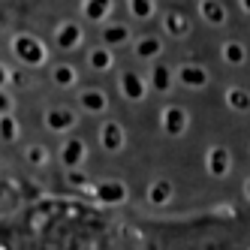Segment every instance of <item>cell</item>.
Returning <instances> with one entry per match:
<instances>
[{
	"label": "cell",
	"instance_id": "30bf717a",
	"mask_svg": "<svg viewBox=\"0 0 250 250\" xmlns=\"http://www.w3.org/2000/svg\"><path fill=\"white\" fill-rule=\"evenodd\" d=\"M205 169L211 178H226L229 169H232V157L223 145H211L208 154H205Z\"/></svg>",
	"mask_w": 250,
	"mask_h": 250
},
{
	"label": "cell",
	"instance_id": "4fadbf2b",
	"mask_svg": "<svg viewBox=\"0 0 250 250\" xmlns=\"http://www.w3.org/2000/svg\"><path fill=\"white\" fill-rule=\"evenodd\" d=\"M196 12H199V19L211 27H223L226 19H229L223 0H196Z\"/></svg>",
	"mask_w": 250,
	"mask_h": 250
},
{
	"label": "cell",
	"instance_id": "7a4b0ae2",
	"mask_svg": "<svg viewBox=\"0 0 250 250\" xmlns=\"http://www.w3.org/2000/svg\"><path fill=\"white\" fill-rule=\"evenodd\" d=\"M84 40V27L76 21V19H69V21H61L55 27V33H51V42H55L58 51H76Z\"/></svg>",
	"mask_w": 250,
	"mask_h": 250
},
{
	"label": "cell",
	"instance_id": "484cf974",
	"mask_svg": "<svg viewBox=\"0 0 250 250\" xmlns=\"http://www.w3.org/2000/svg\"><path fill=\"white\" fill-rule=\"evenodd\" d=\"M3 115H12V94L6 87H0V118Z\"/></svg>",
	"mask_w": 250,
	"mask_h": 250
},
{
	"label": "cell",
	"instance_id": "9a60e30c",
	"mask_svg": "<svg viewBox=\"0 0 250 250\" xmlns=\"http://www.w3.org/2000/svg\"><path fill=\"white\" fill-rule=\"evenodd\" d=\"M112 6H115V0H84L82 3V15L87 21H94V24H105L109 21V15H112Z\"/></svg>",
	"mask_w": 250,
	"mask_h": 250
},
{
	"label": "cell",
	"instance_id": "2e32d148",
	"mask_svg": "<svg viewBox=\"0 0 250 250\" xmlns=\"http://www.w3.org/2000/svg\"><path fill=\"white\" fill-rule=\"evenodd\" d=\"M160 51H163V40L154 37V33H145V37H139V40L133 42V55H136L139 61H157Z\"/></svg>",
	"mask_w": 250,
	"mask_h": 250
},
{
	"label": "cell",
	"instance_id": "277c9868",
	"mask_svg": "<svg viewBox=\"0 0 250 250\" xmlns=\"http://www.w3.org/2000/svg\"><path fill=\"white\" fill-rule=\"evenodd\" d=\"M118 87H121V97L130 100V103H142L148 97V82L142 79L139 73H133V69H124V73L118 76Z\"/></svg>",
	"mask_w": 250,
	"mask_h": 250
},
{
	"label": "cell",
	"instance_id": "ffe728a7",
	"mask_svg": "<svg viewBox=\"0 0 250 250\" xmlns=\"http://www.w3.org/2000/svg\"><path fill=\"white\" fill-rule=\"evenodd\" d=\"M163 30L172 33V37H187L190 33V19L184 12H178V9H169L163 15Z\"/></svg>",
	"mask_w": 250,
	"mask_h": 250
},
{
	"label": "cell",
	"instance_id": "8fae6325",
	"mask_svg": "<svg viewBox=\"0 0 250 250\" xmlns=\"http://www.w3.org/2000/svg\"><path fill=\"white\" fill-rule=\"evenodd\" d=\"M79 109L87 115H103L109 109V97H105L103 87H82L79 91Z\"/></svg>",
	"mask_w": 250,
	"mask_h": 250
},
{
	"label": "cell",
	"instance_id": "e0dca14e",
	"mask_svg": "<svg viewBox=\"0 0 250 250\" xmlns=\"http://www.w3.org/2000/svg\"><path fill=\"white\" fill-rule=\"evenodd\" d=\"M172 196H175L172 181H169V178H157V181L148 187L145 199H148V205H154V208H163V205H169V202H172Z\"/></svg>",
	"mask_w": 250,
	"mask_h": 250
},
{
	"label": "cell",
	"instance_id": "3957f363",
	"mask_svg": "<svg viewBox=\"0 0 250 250\" xmlns=\"http://www.w3.org/2000/svg\"><path fill=\"white\" fill-rule=\"evenodd\" d=\"M97 139H100V148L109 151V154H118V151H124V145H127V133H124V127L115 118H105L100 124Z\"/></svg>",
	"mask_w": 250,
	"mask_h": 250
},
{
	"label": "cell",
	"instance_id": "52a82bcc",
	"mask_svg": "<svg viewBox=\"0 0 250 250\" xmlns=\"http://www.w3.org/2000/svg\"><path fill=\"white\" fill-rule=\"evenodd\" d=\"M76 121H79V115L73 109H66V105H51V109H45V115H42V124L51 133H69L76 127Z\"/></svg>",
	"mask_w": 250,
	"mask_h": 250
},
{
	"label": "cell",
	"instance_id": "44dd1931",
	"mask_svg": "<svg viewBox=\"0 0 250 250\" xmlns=\"http://www.w3.org/2000/svg\"><path fill=\"white\" fill-rule=\"evenodd\" d=\"M220 58H223L229 66H241V63L247 61V48H244V42H238V40H226V42L220 45Z\"/></svg>",
	"mask_w": 250,
	"mask_h": 250
},
{
	"label": "cell",
	"instance_id": "5bb4252c",
	"mask_svg": "<svg viewBox=\"0 0 250 250\" xmlns=\"http://www.w3.org/2000/svg\"><path fill=\"white\" fill-rule=\"evenodd\" d=\"M172 82H175L172 66H169V63H163V61H154L151 76H148L151 91H154V94H169V91H172Z\"/></svg>",
	"mask_w": 250,
	"mask_h": 250
},
{
	"label": "cell",
	"instance_id": "f1b7e54d",
	"mask_svg": "<svg viewBox=\"0 0 250 250\" xmlns=\"http://www.w3.org/2000/svg\"><path fill=\"white\" fill-rule=\"evenodd\" d=\"M238 3H241V9H244V12L250 15V0H238Z\"/></svg>",
	"mask_w": 250,
	"mask_h": 250
},
{
	"label": "cell",
	"instance_id": "ba28073f",
	"mask_svg": "<svg viewBox=\"0 0 250 250\" xmlns=\"http://www.w3.org/2000/svg\"><path fill=\"white\" fill-rule=\"evenodd\" d=\"M175 82L184 87H193V91H202L208 84V69L202 63H181L175 66Z\"/></svg>",
	"mask_w": 250,
	"mask_h": 250
},
{
	"label": "cell",
	"instance_id": "83f0119b",
	"mask_svg": "<svg viewBox=\"0 0 250 250\" xmlns=\"http://www.w3.org/2000/svg\"><path fill=\"white\" fill-rule=\"evenodd\" d=\"M12 82V73H9V66H3V63H0V87H6Z\"/></svg>",
	"mask_w": 250,
	"mask_h": 250
},
{
	"label": "cell",
	"instance_id": "4316f807",
	"mask_svg": "<svg viewBox=\"0 0 250 250\" xmlns=\"http://www.w3.org/2000/svg\"><path fill=\"white\" fill-rule=\"evenodd\" d=\"M69 184H76V187H84V184H87V175H82L79 169H76V172H69Z\"/></svg>",
	"mask_w": 250,
	"mask_h": 250
},
{
	"label": "cell",
	"instance_id": "ac0fdd59",
	"mask_svg": "<svg viewBox=\"0 0 250 250\" xmlns=\"http://www.w3.org/2000/svg\"><path fill=\"white\" fill-rule=\"evenodd\" d=\"M48 79L58 87H76L79 84V69L73 63H51L48 66Z\"/></svg>",
	"mask_w": 250,
	"mask_h": 250
},
{
	"label": "cell",
	"instance_id": "9c48e42d",
	"mask_svg": "<svg viewBox=\"0 0 250 250\" xmlns=\"http://www.w3.org/2000/svg\"><path fill=\"white\" fill-rule=\"evenodd\" d=\"M91 193H94V199L103 202V205L127 202V196H130V190H127V184H124V181H100V184H94Z\"/></svg>",
	"mask_w": 250,
	"mask_h": 250
},
{
	"label": "cell",
	"instance_id": "7402d4cb",
	"mask_svg": "<svg viewBox=\"0 0 250 250\" xmlns=\"http://www.w3.org/2000/svg\"><path fill=\"white\" fill-rule=\"evenodd\" d=\"M223 100H226V105H229L232 112H250V94L244 91V87H238V84L226 87Z\"/></svg>",
	"mask_w": 250,
	"mask_h": 250
},
{
	"label": "cell",
	"instance_id": "d6986e66",
	"mask_svg": "<svg viewBox=\"0 0 250 250\" xmlns=\"http://www.w3.org/2000/svg\"><path fill=\"white\" fill-rule=\"evenodd\" d=\"M87 66H91L94 73H109V69L115 66V51L105 48V45H94L91 51H87Z\"/></svg>",
	"mask_w": 250,
	"mask_h": 250
},
{
	"label": "cell",
	"instance_id": "7c38bea8",
	"mask_svg": "<svg viewBox=\"0 0 250 250\" xmlns=\"http://www.w3.org/2000/svg\"><path fill=\"white\" fill-rule=\"evenodd\" d=\"M84 157H87V145L79 139V136H69L63 142V148H61V163L69 169V172H76L82 163H84Z\"/></svg>",
	"mask_w": 250,
	"mask_h": 250
},
{
	"label": "cell",
	"instance_id": "cb8c5ba5",
	"mask_svg": "<svg viewBox=\"0 0 250 250\" xmlns=\"http://www.w3.org/2000/svg\"><path fill=\"white\" fill-rule=\"evenodd\" d=\"M24 163H27V166H45V163H48V148L40 145V142L27 145V148H24Z\"/></svg>",
	"mask_w": 250,
	"mask_h": 250
},
{
	"label": "cell",
	"instance_id": "f546056e",
	"mask_svg": "<svg viewBox=\"0 0 250 250\" xmlns=\"http://www.w3.org/2000/svg\"><path fill=\"white\" fill-rule=\"evenodd\" d=\"M244 196L250 199V178H244Z\"/></svg>",
	"mask_w": 250,
	"mask_h": 250
},
{
	"label": "cell",
	"instance_id": "603a6c76",
	"mask_svg": "<svg viewBox=\"0 0 250 250\" xmlns=\"http://www.w3.org/2000/svg\"><path fill=\"white\" fill-rule=\"evenodd\" d=\"M127 6H130L133 19L148 21V19H154V12H157V0H127Z\"/></svg>",
	"mask_w": 250,
	"mask_h": 250
},
{
	"label": "cell",
	"instance_id": "5b68a950",
	"mask_svg": "<svg viewBox=\"0 0 250 250\" xmlns=\"http://www.w3.org/2000/svg\"><path fill=\"white\" fill-rule=\"evenodd\" d=\"M130 42H136V40H133V30L124 21H105L100 27V45H105V48H124V45H130Z\"/></svg>",
	"mask_w": 250,
	"mask_h": 250
},
{
	"label": "cell",
	"instance_id": "d4e9b609",
	"mask_svg": "<svg viewBox=\"0 0 250 250\" xmlns=\"http://www.w3.org/2000/svg\"><path fill=\"white\" fill-rule=\"evenodd\" d=\"M0 139H3V142H15V139H19V121H15L12 115L0 118Z\"/></svg>",
	"mask_w": 250,
	"mask_h": 250
},
{
	"label": "cell",
	"instance_id": "8992f818",
	"mask_svg": "<svg viewBox=\"0 0 250 250\" xmlns=\"http://www.w3.org/2000/svg\"><path fill=\"white\" fill-rule=\"evenodd\" d=\"M187 124H190V115H187V109H181V105H166L163 112H160V127H163V133L166 136H184V130H187Z\"/></svg>",
	"mask_w": 250,
	"mask_h": 250
},
{
	"label": "cell",
	"instance_id": "6da1fadb",
	"mask_svg": "<svg viewBox=\"0 0 250 250\" xmlns=\"http://www.w3.org/2000/svg\"><path fill=\"white\" fill-rule=\"evenodd\" d=\"M12 55L24 66H45L48 63V45L30 33H15L12 37Z\"/></svg>",
	"mask_w": 250,
	"mask_h": 250
}]
</instances>
